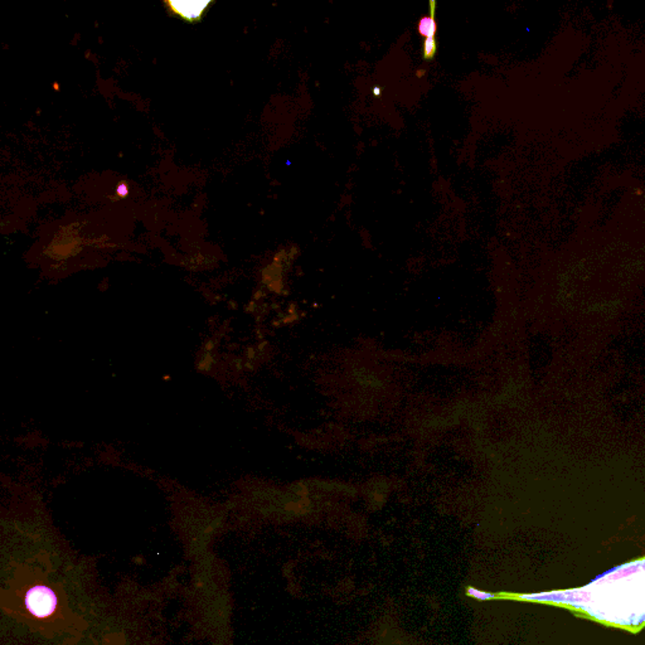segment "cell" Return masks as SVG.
I'll return each instance as SVG.
<instances>
[{
    "label": "cell",
    "mask_w": 645,
    "mask_h": 645,
    "mask_svg": "<svg viewBox=\"0 0 645 645\" xmlns=\"http://www.w3.org/2000/svg\"><path fill=\"white\" fill-rule=\"evenodd\" d=\"M217 362L216 357L212 354V352H205L203 357L200 358L198 365H197V370L200 372H203V373H207L212 370V367L215 365V363Z\"/></svg>",
    "instance_id": "277c9868"
},
{
    "label": "cell",
    "mask_w": 645,
    "mask_h": 645,
    "mask_svg": "<svg viewBox=\"0 0 645 645\" xmlns=\"http://www.w3.org/2000/svg\"><path fill=\"white\" fill-rule=\"evenodd\" d=\"M491 599L556 606L609 628L639 634L645 628V554L600 575L583 588L536 594L499 593Z\"/></svg>",
    "instance_id": "6da1fadb"
},
{
    "label": "cell",
    "mask_w": 645,
    "mask_h": 645,
    "mask_svg": "<svg viewBox=\"0 0 645 645\" xmlns=\"http://www.w3.org/2000/svg\"><path fill=\"white\" fill-rule=\"evenodd\" d=\"M375 95H377V96L378 95H381V89H379V87H376V89H375Z\"/></svg>",
    "instance_id": "9c48e42d"
},
{
    "label": "cell",
    "mask_w": 645,
    "mask_h": 645,
    "mask_svg": "<svg viewBox=\"0 0 645 645\" xmlns=\"http://www.w3.org/2000/svg\"><path fill=\"white\" fill-rule=\"evenodd\" d=\"M436 53H438L436 38L425 40V43H423V59L425 61H431V59H434Z\"/></svg>",
    "instance_id": "5b68a950"
},
{
    "label": "cell",
    "mask_w": 645,
    "mask_h": 645,
    "mask_svg": "<svg viewBox=\"0 0 645 645\" xmlns=\"http://www.w3.org/2000/svg\"><path fill=\"white\" fill-rule=\"evenodd\" d=\"M215 349V342L213 341H208L205 346V352H212Z\"/></svg>",
    "instance_id": "8992f818"
},
{
    "label": "cell",
    "mask_w": 645,
    "mask_h": 645,
    "mask_svg": "<svg viewBox=\"0 0 645 645\" xmlns=\"http://www.w3.org/2000/svg\"><path fill=\"white\" fill-rule=\"evenodd\" d=\"M24 606L35 617H51L57 610V594L47 585H35L25 593Z\"/></svg>",
    "instance_id": "7a4b0ae2"
},
{
    "label": "cell",
    "mask_w": 645,
    "mask_h": 645,
    "mask_svg": "<svg viewBox=\"0 0 645 645\" xmlns=\"http://www.w3.org/2000/svg\"><path fill=\"white\" fill-rule=\"evenodd\" d=\"M253 357H255V350L253 348L249 349V360H253Z\"/></svg>",
    "instance_id": "ba28073f"
},
{
    "label": "cell",
    "mask_w": 645,
    "mask_h": 645,
    "mask_svg": "<svg viewBox=\"0 0 645 645\" xmlns=\"http://www.w3.org/2000/svg\"><path fill=\"white\" fill-rule=\"evenodd\" d=\"M435 9H436V1L431 0L430 1V17H423L420 23L417 25L418 33L425 37V40L428 38H436V32H438V24L435 21Z\"/></svg>",
    "instance_id": "3957f363"
},
{
    "label": "cell",
    "mask_w": 645,
    "mask_h": 645,
    "mask_svg": "<svg viewBox=\"0 0 645 645\" xmlns=\"http://www.w3.org/2000/svg\"><path fill=\"white\" fill-rule=\"evenodd\" d=\"M118 195H127V188H126V187H125V185H124V184H122V185H120V187H119V188H118Z\"/></svg>",
    "instance_id": "52a82bcc"
}]
</instances>
